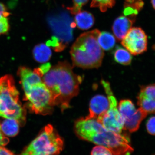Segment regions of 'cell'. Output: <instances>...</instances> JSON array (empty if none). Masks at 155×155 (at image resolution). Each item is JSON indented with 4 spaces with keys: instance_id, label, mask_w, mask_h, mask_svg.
<instances>
[{
    "instance_id": "obj_1",
    "label": "cell",
    "mask_w": 155,
    "mask_h": 155,
    "mask_svg": "<svg viewBox=\"0 0 155 155\" xmlns=\"http://www.w3.org/2000/svg\"><path fill=\"white\" fill-rule=\"evenodd\" d=\"M42 80L51 93L54 106L63 112L70 108V101L78 94L82 78L73 72L70 64L64 61L51 67Z\"/></svg>"
},
{
    "instance_id": "obj_2",
    "label": "cell",
    "mask_w": 155,
    "mask_h": 155,
    "mask_svg": "<svg viewBox=\"0 0 155 155\" xmlns=\"http://www.w3.org/2000/svg\"><path fill=\"white\" fill-rule=\"evenodd\" d=\"M74 130L80 139L106 147L114 155H130L134 151L127 134L108 130L97 119L86 117L78 119L75 121Z\"/></svg>"
},
{
    "instance_id": "obj_3",
    "label": "cell",
    "mask_w": 155,
    "mask_h": 155,
    "mask_svg": "<svg viewBox=\"0 0 155 155\" xmlns=\"http://www.w3.org/2000/svg\"><path fill=\"white\" fill-rule=\"evenodd\" d=\"M100 33L99 30L95 29L78 38L70 50L73 67L92 69L101 65L104 53L98 42Z\"/></svg>"
},
{
    "instance_id": "obj_4",
    "label": "cell",
    "mask_w": 155,
    "mask_h": 155,
    "mask_svg": "<svg viewBox=\"0 0 155 155\" xmlns=\"http://www.w3.org/2000/svg\"><path fill=\"white\" fill-rule=\"evenodd\" d=\"M0 116L15 119L20 126L26 122V111L19 101V92L11 75L0 78Z\"/></svg>"
},
{
    "instance_id": "obj_5",
    "label": "cell",
    "mask_w": 155,
    "mask_h": 155,
    "mask_svg": "<svg viewBox=\"0 0 155 155\" xmlns=\"http://www.w3.org/2000/svg\"><path fill=\"white\" fill-rule=\"evenodd\" d=\"M64 149V141L52 125H48L21 155H58Z\"/></svg>"
},
{
    "instance_id": "obj_6",
    "label": "cell",
    "mask_w": 155,
    "mask_h": 155,
    "mask_svg": "<svg viewBox=\"0 0 155 155\" xmlns=\"http://www.w3.org/2000/svg\"><path fill=\"white\" fill-rule=\"evenodd\" d=\"M28 107L36 114L46 115L53 111L52 96L50 90L43 81L23 89Z\"/></svg>"
},
{
    "instance_id": "obj_7",
    "label": "cell",
    "mask_w": 155,
    "mask_h": 155,
    "mask_svg": "<svg viewBox=\"0 0 155 155\" xmlns=\"http://www.w3.org/2000/svg\"><path fill=\"white\" fill-rule=\"evenodd\" d=\"M101 83L107 96L109 105L107 111L99 116L97 121L108 130L120 134H125L122 133L124 121L118 110L117 100L113 94L110 84L104 80Z\"/></svg>"
},
{
    "instance_id": "obj_8",
    "label": "cell",
    "mask_w": 155,
    "mask_h": 155,
    "mask_svg": "<svg viewBox=\"0 0 155 155\" xmlns=\"http://www.w3.org/2000/svg\"><path fill=\"white\" fill-rule=\"evenodd\" d=\"M118 110L124 121V130L130 133L138 130L142 121L147 115L141 108L137 109L129 100L120 101Z\"/></svg>"
},
{
    "instance_id": "obj_9",
    "label": "cell",
    "mask_w": 155,
    "mask_h": 155,
    "mask_svg": "<svg viewBox=\"0 0 155 155\" xmlns=\"http://www.w3.org/2000/svg\"><path fill=\"white\" fill-rule=\"evenodd\" d=\"M122 44L133 55L145 52L147 46V36L139 27L131 28L122 41Z\"/></svg>"
},
{
    "instance_id": "obj_10",
    "label": "cell",
    "mask_w": 155,
    "mask_h": 155,
    "mask_svg": "<svg viewBox=\"0 0 155 155\" xmlns=\"http://www.w3.org/2000/svg\"><path fill=\"white\" fill-rule=\"evenodd\" d=\"M137 105L147 114L155 113V83L142 87L137 97Z\"/></svg>"
},
{
    "instance_id": "obj_11",
    "label": "cell",
    "mask_w": 155,
    "mask_h": 155,
    "mask_svg": "<svg viewBox=\"0 0 155 155\" xmlns=\"http://www.w3.org/2000/svg\"><path fill=\"white\" fill-rule=\"evenodd\" d=\"M109 105L107 97L102 95H97L91 100L89 114L86 118L97 119L99 116L105 113L109 108Z\"/></svg>"
},
{
    "instance_id": "obj_12",
    "label": "cell",
    "mask_w": 155,
    "mask_h": 155,
    "mask_svg": "<svg viewBox=\"0 0 155 155\" xmlns=\"http://www.w3.org/2000/svg\"><path fill=\"white\" fill-rule=\"evenodd\" d=\"M134 19L125 16H121L115 20L113 25V32L118 41H121L125 37L134 22Z\"/></svg>"
},
{
    "instance_id": "obj_13",
    "label": "cell",
    "mask_w": 155,
    "mask_h": 155,
    "mask_svg": "<svg viewBox=\"0 0 155 155\" xmlns=\"http://www.w3.org/2000/svg\"><path fill=\"white\" fill-rule=\"evenodd\" d=\"M18 75L20 78L23 89L43 81L41 76L35 70L32 71L25 67H20L19 68Z\"/></svg>"
},
{
    "instance_id": "obj_14",
    "label": "cell",
    "mask_w": 155,
    "mask_h": 155,
    "mask_svg": "<svg viewBox=\"0 0 155 155\" xmlns=\"http://www.w3.org/2000/svg\"><path fill=\"white\" fill-rule=\"evenodd\" d=\"M75 19L78 27L82 30H87L94 24V17L87 11H80L76 14Z\"/></svg>"
},
{
    "instance_id": "obj_15",
    "label": "cell",
    "mask_w": 155,
    "mask_h": 155,
    "mask_svg": "<svg viewBox=\"0 0 155 155\" xmlns=\"http://www.w3.org/2000/svg\"><path fill=\"white\" fill-rule=\"evenodd\" d=\"M33 54L34 58L37 62L46 63L51 57V50L47 45L40 44L35 47L33 50Z\"/></svg>"
},
{
    "instance_id": "obj_16",
    "label": "cell",
    "mask_w": 155,
    "mask_h": 155,
    "mask_svg": "<svg viewBox=\"0 0 155 155\" xmlns=\"http://www.w3.org/2000/svg\"><path fill=\"white\" fill-rule=\"evenodd\" d=\"M0 125L1 130L4 135L13 137L17 135L19 132V124L15 119H6Z\"/></svg>"
},
{
    "instance_id": "obj_17",
    "label": "cell",
    "mask_w": 155,
    "mask_h": 155,
    "mask_svg": "<svg viewBox=\"0 0 155 155\" xmlns=\"http://www.w3.org/2000/svg\"><path fill=\"white\" fill-rule=\"evenodd\" d=\"M97 41L101 48L105 51H109L113 48L116 44L115 37L106 31H103L100 33Z\"/></svg>"
},
{
    "instance_id": "obj_18",
    "label": "cell",
    "mask_w": 155,
    "mask_h": 155,
    "mask_svg": "<svg viewBox=\"0 0 155 155\" xmlns=\"http://www.w3.org/2000/svg\"><path fill=\"white\" fill-rule=\"evenodd\" d=\"M114 56L116 62L123 65H129L132 60L130 53L127 50L121 48L116 49Z\"/></svg>"
},
{
    "instance_id": "obj_19",
    "label": "cell",
    "mask_w": 155,
    "mask_h": 155,
    "mask_svg": "<svg viewBox=\"0 0 155 155\" xmlns=\"http://www.w3.org/2000/svg\"><path fill=\"white\" fill-rule=\"evenodd\" d=\"M143 5L144 2L143 0H125V7L127 9V14L135 15L137 14Z\"/></svg>"
},
{
    "instance_id": "obj_20",
    "label": "cell",
    "mask_w": 155,
    "mask_h": 155,
    "mask_svg": "<svg viewBox=\"0 0 155 155\" xmlns=\"http://www.w3.org/2000/svg\"><path fill=\"white\" fill-rule=\"evenodd\" d=\"M115 3V0H92L91 7L98 8L100 11L104 12L108 9L113 8Z\"/></svg>"
},
{
    "instance_id": "obj_21",
    "label": "cell",
    "mask_w": 155,
    "mask_h": 155,
    "mask_svg": "<svg viewBox=\"0 0 155 155\" xmlns=\"http://www.w3.org/2000/svg\"><path fill=\"white\" fill-rule=\"evenodd\" d=\"M91 155H114L110 150L102 146L94 147L91 151Z\"/></svg>"
},
{
    "instance_id": "obj_22",
    "label": "cell",
    "mask_w": 155,
    "mask_h": 155,
    "mask_svg": "<svg viewBox=\"0 0 155 155\" xmlns=\"http://www.w3.org/2000/svg\"><path fill=\"white\" fill-rule=\"evenodd\" d=\"M8 16L0 14V35L7 33L9 29Z\"/></svg>"
},
{
    "instance_id": "obj_23",
    "label": "cell",
    "mask_w": 155,
    "mask_h": 155,
    "mask_svg": "<svg viewBox=\"0 0 155 155\" xmlns=\"http://www.w3.org/2000/svg\"><path fill=\"white\" fill-rule=\"evenodd\" d=\"M88 0H73V6L68 9L72 14H75L80 12L82 6L88 2Z\"/></svg>"
},
{
    "instance_id": "obj_24",
    "label": "cell",
    "mask_w": 155,
    "mask_h": 155,
    "mask_svg": "<svg viewBox=\"0 0 155 155\" xmlns=\"http://www.w3.org/2000/svg\"><path fill=\"white\" fill-rule=\"evenodd\" d=\"M147 130L151 135H155V116L151 117L146 124Z\"/></svg>"
},
{
    "instance_id": "obj_25",
    "label": "cell",
    "mask_w": 155,
    "mask_h": 155,
    "mask_svg": "<svg viewBox=\"0 0 155 155\" xmlns=\"http://www.w3.org/2000/svg\"><path fill=\"white\" fill-rule=\"evenodd\" d=\"M51 67V66L49 63H47L43 64L40 67L37 69H35L34 70L42 78L44 75L48 71Z\"/></svg>"
},
{
    "instance_id": "obj_26",
    "label": "cell",
    "mask_w": 155,
    "mask_h": 155,
    "mask_svg": "<svg viewBox=\"0 0 155 155\" xmlns=\"http://www.w3.org/2000/svg\"><path fill=\"white\" fill-rule=\"evenodd\" d=\"M9 142V139L5 136L2 132L0 125V147L5 146Z\"/></svg>"
},
{
    "instance_id": "obj_27",
    "label": "cell",
    "mask_w": 155,
    "mask_h": 155,
    "mask_svg": "<svg viewBox=\"0 0 155 155\" xmlns=\"http://www.w3.org/2000/svg\"><path fill=\"white\" fill-rule=\"evenodd\" d=\"M0 155H15L4 147H0Z\"/></svg>"
},
{
    "instance_id": "obj_28",
    "label": "cell",
    "mask_w": 155,
    "mask_h": 155,
    "mask_svg": "<svg viewBox=\"0 0 155 155\" xmlns=\"http://www.w3.org/2000/svg\"><path fill=\"white\" fill-rule=\"evenodd\" d=\"M151 4L153 8L155 10V0H151Z\"/></svg>"
},
{
    "instance_id": "obj_29",
    "label": "cell",
    "mask_w": 155,
    "mask_h": 155,
    "mask_svg": "<svg viewBox=\"0 0 155 155\" xmlns=\"http://www.w3.org/2000/svg\"><path fill=\"white\" fill-rule=\"evenodd\" d=\"M155 155V154H154V155Z\"/></svg>"
}]
</instances>
